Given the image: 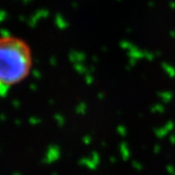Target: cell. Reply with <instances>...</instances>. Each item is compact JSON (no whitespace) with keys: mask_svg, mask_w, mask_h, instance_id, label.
<instances>
[{"mask_svg":"<svg viewBox=\"0 0 175 175\" xmlns=\"http://www.w3.org/2000/svg\"><path fill=\"white\" fill-rule=\"evenodd\" d=\"M32 63V52L24 39L13 35L0 36V97L29 76Z\"/></svg>","mask_w":175,"mask_h":175,"instance_id":"1","label":"cell"}]
</instances>
